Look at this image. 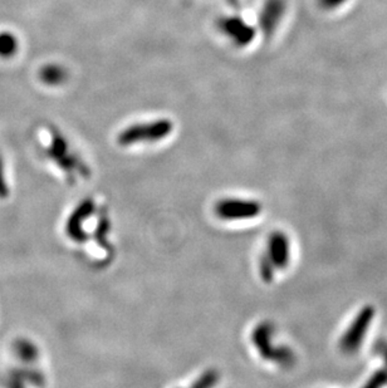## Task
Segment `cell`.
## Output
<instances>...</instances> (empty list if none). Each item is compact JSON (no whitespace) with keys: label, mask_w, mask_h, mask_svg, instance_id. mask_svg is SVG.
I'll use <instances>...</instances> for the list:
<instances>
[{"label":"cell","mask_w":387,"mask_h":388,"mask_svg":"<svg viewBox=\"0 0 387 388\" xmlns=\"http://www.w3.org/2000/svg\"><path fill=\"white\" fill-rule=\"evenodd\" d=\"M174 125L170 120L151 121L145 123H136L128 126L126 130L120 132L117 142L121 146H130L140 142H157L164 140L173 132Z\"/></svg>","instance_id":"cell-1"},{"label":"cell","mask_w":387,"mask_h":388,"mask_svg":"<svg viewBox=\"0 0 387 388\" xmlns=\"http://www.w3.org/2000/svg\"><path fill=\"white\" fill-rule=\"evenodd\" d=\"M48 156L60 166L66 174L74 177V173L88 176L89 170L74 152H71L69 145L63 134L58 130L52 128V141L47 150Z\"/></svg>","instance_id":"cell-2"},{"label":"cell","mask_w":387,"mask_h":388,"mask_svg":"<svg viewBox=\"0 0 387 388\" xmlns=\"http://www.w3.org/2000/svg\"><path fill=\"white\" fill-rule=\"evenodd\" d=\"M221 33L233 42L237 47H246L255 37V29L241 17H223L218 21Z\"/></svg>","instance_id":"cell-3"},{"label":"cell","mask_w":387,"mask_h":388,"mask_svg":"<svg viewBox=\"0 0 387 388\" xmlns=\"http://www.w3.org/2000/svg\"><path fill=\"white\" fill-rule=\"evenodd\" d=\"M216 214L225 220L254 218L261 213V205L255 201L221 200L216 204Z\"/></svg>","instance_id":"cell-4"},{"label":"cell","mask_w":387,"mask_h":388,"mask_svg":"<svg viewBox=\"0 0 387 388\" xmlns=\"http://www.w3.org/2000/svg\"><path fill=\"white\" fill-rule=\"evenodd\" d=\"M287 10L286 0H266L259 13V28L266 38H270Z\"/></svg>","instance_id":"cell-5"},{"label":"cell","mask_w":387,"mask_h":388,"mask_svg":"<svg viewBox=\"0 0 387 388\" xmlns=\"http://www.w3.org/2000/svg\"><path fill=\"white\" fill-rule=\"evenodd\" d=\"M372 318V309L366 308L361 312V315L356 318L354 323L350 327L347 333L342 338L341 347L345 352H354L362 342V337L368 332L370 321Z\"/></svg>","instance_id":"cell-6"},{"label":"cell","mask_w":387,"mask_h":388,"mask_svg":"<svg viewBox=\"0 0 387 388\" xmlns=\"http://www.w3.org/2000/svg\"><path fill=\"white\" fill-rule=\"evenodd\" d=\"M94 213V201L86 200L80 204L78 208L76 209L72 216L69 218L67 224V233L74 241H85L86 235L80 228V224L85 221L88 215Z\"/></svg>","instance_id":"cell-7"},{"label":"cell","mask_w":387,"mask_h":388,"mask_svg":"<svg viewBox=\"0 0 387 388\" xmlns=\"http://www.w3.org/2000/svg\"><path fill=\"white\" fill-rule=\"evenodd\" d=\"M269 261L273 267H286L289 261V245L286 235L275 233L269 239Z\"/></svg>","instance_id":"cell-8"},{"label":"cell","mask_w":387,"mask_h":388,"mask_svg":"<svg viewBox=\"0 0 387 388\" xmlns=\"http://www.w3.org/2000/svg\"><path fill=\"white\" fill-rule=\"evenodd\" d=\"M40 78L49 86H58L68 78V72L58 64H48L40 72Z\"/></svg>","instance_id":"cell-9"},{"label":"cell","mask_w":387,"mask_h":388,"mask_svg":"<svg viewBox=\"0 0 387 388\" xmlns=\"http://www.w3.org/2000/svg\"><path fill=\"white\" fill-rule=\"evenodd\" d=\"M348 0H317V4L320 9L326 10V12H332L338 8L345 6Z\"/></svg>","instance_id":"cell-10"},{"label":"cell","mask_w":387,"mask_h":388,"mask_svg":"<svg viewBox=\"0 0 387 388\" xmlns=\"http://www.w3.org/2000/svg\"><path fill=\"white\" fill-rule=\"evenodd\" d=\"M18 352L20 353V357L26 358L27 361H31V358L33 360L34 357L37 355V351L33 349L32 344H29L27 342H22L18 347Z\"/></svg>","instance_id":"cell-11"},{"label":"cell","mask_w":387,"mask_h":388,"mask_svg":"<svg viewBox=\"0 0 387 388\" xmlns=\"http://www.w3.org/2000/svg\"><path fill=\"white\" fill-rule=\"evenodd\" d=\"M229 3L234 7H238V0H229Z\"/></svg>","instance_id":"cell-12"}]
</instances>
